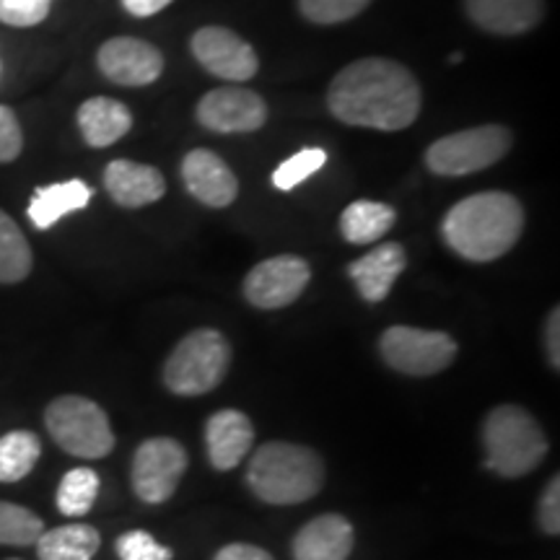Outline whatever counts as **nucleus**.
I'll use <instances>...</instances> for the list:
<instances>
[{
	"label": "nucleus",
	"mask_w": 560,
	"mask_h": 560,
	"mask_svg": "<svg viewBox=\"0 0 560 560\" xmlns=\"http://www.w3.org/2000/svg\"><path fill=\"white\" fill-rule=\"evenodd\" d=\"M420 83L402 62L361 58L335 75L327 91L332 117L353 128L395 132L410 128L420 115Z\"/></svg>",
	"instance_id": "1"
},
{
	"label": "nucleus",
	"mask_w": 560,
	"mask_h": 560,
	"mask_svg": "<svg viewBox=\"0 0 560 560\" xmlns=\"http://www.w3.org/2000/svg\"><path fill=\"white\" fill-rule=\"evenodd\" d=\"M524 231L522 202L509 192H478L459 200L441 221L444 242L470 262L499 260Z\"/></svg>",
	"instance_id": "2"
},
{
	"label": "nucleus",
	"mask_w": 560,
	"mask_h": 560,
	"mask_svg": "<svg viewBox=\"0 0 560 560\" xmlns=\"http://www.w3.org/2000/svg\"><path fill=\"white\" fill-rule=\"evenodd\" d=\"M252 493L272 506H293L314 499L325 482V465L310 446L268 441L249 459Z\"/></svg>",
	"instance_id": "3"
},
{
	"label": "nucleus",
	"mask_w": 560,
	"mask_h": 560,
	"mask_svg": "<svg viewBox=\"0 0 560 560\" xmlns=\"http://www.w3.org/2000/svg\"><path fill=\"white\" fill-rule=\"evenodd\" d=\"M486 465L503 478H522L542 465L548 457V439L535 416L520 405H501L490 410L482 423Z\"/></svg>",
	"instance_id": "4"
},
{
	"label": "nucleus",
	"mask_w": 560,
	"mask_h": 560,
	"mask_svg": "<svg viewBox=\"0 0 560 560\" xmlns=\"http://www.w3.org/2000/svg\"><path fill=\"white\" fill-rule=\"evenodd\" d=\"M231 363V346L219 330H195L172 350L164 363L166 389L182 397L208 395L226 376Z\"/></svg>",
	"instance_id": "5"
},
{
	"label": "nucleus",
	"mask_w": 560,
	"mask_h": 560,
	"mask_svg": "<svg viewBox=\"0 0 560 560\" xmlns=\"http://www.w3.org/2000/svg\"><path fill=\"white\" fill-rule=\"evenodd\" d=\"M45 425L55 444L70 457L104 459L115 450V433L100 405L81 395H62L45 410Z\"/></svg>",
	"instance_id": "6"
},
{
	"label": "nucleus",
	"mask_w": 560,
	"mask_h": 560,
	"mask_svg": "<svg viewBox=\"0 0 560 560\" xmlns=\"http://www.w3.org/2000/svg\"><path fill=\"white\" fill-rule=\"evenodd\" d=\"M511 149V132L503 125H480L439 138L425 151V166L439 177H467L499 164Z\"/></svg>",
	"instance_id": "7"
},
{
	"label": "nucleus",
	"mask_w": 560,
	"mask_h": 560,
	"mask_svg": "<svg viewBox=\"0 0 560 560\" xmlns=\"http://www.w3.org/2000/svg\"><path fill=\"white\" fill-rule=\"evenodd\" d=\"M382 359L392 369L408 376H433L457 359V342L452 335L439 330L395 325L380 338Z\"/></svg>",
	"instance_id": "8"
},
{
	"label": "nucleus",
	"mask_w": 560,
	"mask_h": 560,
	"mask_svg": "<svg viewBox=\"0 0 560 560\" xmlns=\"http://www.w3.org/2000/svg\"><path fill=\"white\" fill-rule=\"evenodd\" d=\"M187 470V452L179 441L156 436L143 441L132 454V490L143 503H164L177 490Z\"/></svg>",
	"instance_id": "9"
},
{
	"label": "nucleus",
	"mask_w": 560,
	"mask_h": 560,
	"mask_svg": "<svg viewBox=\"0 0 560 560\" xmlns=\"http://www.w3.org/2000/svg\"><path fill=\"white\" fill-rule=\"evenodd\" d=\"M312 280L310 262L296 255L270 257L255 265L244 278V296L257 310H283L291 306Z\"/></svg>",
	"instance_id": "10"
},
{
	"label": "nucleus",
	"mask_w": 560,
	"mask_h": 560,
	"mask_svg": "<svg viewBox=\"0 0 560 560\" xmlns=\"http://www.w3.org/2000/svg\"><path fill=\"white\" fill-rule=\"evenodd\" d=\"M195 60L223 81H249L257 73V55L247 39L223 26H202L190 42Z\"/></svg>",
	"instance_id": "11"
},
{
	"label": "nucleus",
	"mask_w": 560,
	"mask_h": 560,
	"mask_svg": "<svg viewBox=\"0 0 560 560\" xmlns=\"http://www.w3.org/2000/svg\"><path fill=\"white\" fill-rule=\"evenodd\" d=\"M268 120V104L242 86L213 89L198 104V122L213 132H255Z\"/></svg>",
	"instance_id": "12"
},
{
	"label": "nucleus",
	"mask_w": 560,
	"mask_h": 560,
	"mask_svg": "<svg viewBox=\"0 0 560 560\" xmlns=\"http://www.w3.org/2000/svg\"><path fill=\"white\" fill-rule=\"evenodd\" d=\"M96 66L117 86H149L164 70V55L145 39L115 37L100 47Z\"/></svg>",
	"instance_id": "13"
},
{
	"label": "nucleus",
	"mask_w": 560,
	"mask_h": 560,
	"mask_svg": "<svg viewBox=\"0 0 560 560\" xmlns=\"http://www.w3.org/2000/svg\"><path fill=\"white\" fill-rule=\"evenodd\" d=\"M182 179L192 198L208 208H226L240 195V179L219 153L195 149L182 161Z\"/></svg>",
	"instance_id": "14"
},
{
	"label": "nucleus",
	"mask_w": 560,
	"mask_h": 560,
	"mask_svg": "<svg viewBox=\"0 0 560 560\" xmlns=\"http://www.w3.org/2000/svg\"><path fill=\"white\" fill-rule=\"evenodd\" d=\"M255 444V425L242 410H219L206 425L208 459L215 470H234Z\"/></svg>",
	"instance_id": "15"
},
{
	"label": "nucleus",
	"mask_w": 560,
	"mask_h": 560,
	"mask_svg": "<svg viewBox=\"0 0 560 560\" xmlns=\"http://www.w3.org/2000/svg\"><path fill=\"white\" fill-rule=\"evenodd\" d=\"M104 187L122 208H143L164 198L166 179L156 166L117 159L104 170Z\"/></svg>",
	"instance_id": "16"
},
{
	"label": "nucleus",
	"mask_w": 560,
	"mask_h": 560,
	"mask_svg": "<svg viewBox=\"0 0 560 560\" xmlns=\"http://www.w3.org/2000/svg\"><path fill=\"white\" fill-rule=\"evenodd\" d=\"M355 545V532L346 516L322 514L304 524L293 540L296 560H348Z\"/></svg>",
	"instance_id": "17"
},
{
	"label": "nucleus",
	"mask_w": 560,
	"mask_h": 560,
	"mask_svg": "<svg viewBox=\"0 0 560 560\" xmlns=\"http://www.w3.org/2000/svg\"><path fill=\"white\" fill-rule=\"evenodd\" d=\"M405 265H408L405 249L397 242H387L350 262L348 276L353 278L355 289H359L369 304H380V301L389 296L395 280L402 276Z\"/></svg>",
	"instance_id": "18"
},
{
	"label": "nucleus",
	"mask_w": 560,
	"mask_h": 560,
	"mask_svg": "<svg viewBox=\"0 0 560 560\" xmlns=\"http://www.w3.org/2000/svg\"><path fill=\"white\" fill-rule=\"evenodd\" d=\"M467 16L482 32L514 37L535 30L540 24L545 3L542 0H465Z\"/></svg>",
	"instance_id": "19"
},
{
	"label": "nucleus",
	"mask_w": 560,
	"mask_h": 560,
	"mask_svg": "<svg viewBox=\"0 0 560 560\" xmlns=\"http://www.w3.org/2000/svg\"><path fill=\"white\" fill-rule=\"evenodd\" d=\"M79 130L91 149H107L125 138L132 128V115L122 102L109 100V96H94L79 107L75 115Z\"/></svg>",
	"instance_id": "20"
},
{
	"label": "nucleus",
	"mask_w": 560,
	"mask_h": 560,
	"mask_svg": "<svg viewBox=\"0 0 560 560\" xmlns=\"http://www.w3.org/2000/svg\"><path fill=\"white\" fill-rule=\"evenodd\" d=\"M91 187L83 179H68L58 182V185L39 187L34 192V198L26 208V215L39 231L52 229L60 219H66L68 213L83 210L91 202Z\"/></svg>",
	"instance_id": "21"
},
{
	"label": "nucleus",
	"mask_w": 560,
	"mask_h": 560,
	"mask_svg": "<svg viewBox=\"0 0 560 560\" xmlns=\"http://www.w3.org/2000/svg\"><path fill=\"white\" fill-rule=\"evenodd\" d=\"M34 545L39 560H91L102 548V535L91 524H62L42 532Z\"/></svg>",
	"instance_id": "22"
},
{
	"label": "nucleus",
	"mask_w": 560,
	"mask_h": 560,
	"mask_svg": "<svg viewBox=\"0 0 560 560\" xmlns=\"http://www.w3.org/2000/svg\"><path fill=\"white\" fill-rule=\"evenodd\" d=\"M397 213L387 202L355 200L342 210L340 231L350 244H374L395 226Z\"/></svg>",
	"instance_id": "23"
},
{
	"label": "nucleus",
	"mask_w": 560,
	"mask_h": 560,
	"mask_svg": "<svg viewBox=\"0 0 560 560\" xmlns=\"http://www.w3.org/2000/svg\"><path fill=\"white\" fill-rule=\"evenodd\" d=\"M34 255L24 231L9 213L0 210V283H21L30 278Z\"/></svg>",
	"instance_id": "24"
},
{
	"label": "nucleus",
	"mask_w": 560,
	"mask_h": 560,
	"mask_svg": "<svg viewBox=\"0 0 560 560\" xmlns=\"http://www.w3.org/2000/svg\"><path fill=\"white\" fill-rule=\"evenodd\" d=\"M42 441L34 431H9L0 436V482H19L37 467Z\"/></svg>",
	"instance_id": "25"
},
{
	"label": "nucleus",
	"mask_w": 560,
	"mask_h": 560,
	"mask_svg": "<svg viewBox=\"0 0 560 560\" xmlns=\"http://www.w3.org/2000/svg\"><path fill=\"white\" fill-rule=\"evenodd\" d=\"M100 475L91 467H73L62 475L58 486V509L62 516H86L94 509L96 495H100Z\"/></svg>",
	"instance_id": "26"
},
{
	"label": "nucleus",
	"mask_w": 560,
	"mask_h": 560,
	"mask_svg": "<svg viewBox=\"0 0 560 560\" xmlns=\"http://www.w3.org/2000/svg\"><path fill=\"white\" fill-rule=\"evenodd\" d=\"M45 532V522L30 509L19 503L0 501V545H13V548H26L39 540Z\"/></svg>",
	"instance_id": "27"
},
{
	"label": "nucleus",
	"mask_w": 560,
	"mask_h": 560,
	"mask_svg": "<svg viewBox=\"0 0 560 560\" xmlns=\"http://www.w3.org/2000/svg\"><path fill=\"white\" fill-rule=\"evenodd\" d=\"M325 164H327L325 149H304L293 153L291 159H285L283 164L272 172V185H276L278 190H293V187L301 185V182L310 179L312 174H317Z\"/></svg>",
	"instance_id": "28"
},
{
	"label": "nucleus",
	"mask_w": 560,
	"mask_h": 560,
	"mask_svg": "<svg viewBox=\"0 0 560 560\" xmlns=\"http://www.w3.org/2000/svg\"><path fill=\"white\" fill-rule=\"evenodd\" d=\"M369 3L371 0H299V11L312 24L332 26L355 19Z\"/></svg>",
	"instance_id": "29"
},
{
	"label": "nucleus",
	"mask_w": 560,
	"mask_h": 560,
	"mask_svg": "<svg viewBox=\"0 0 560 560\" xmlns=\"http://www.w3.org/2000/svg\"><path fill=\"white\" fill-rule=\"evenodd\" d=\"M117 558L120 560H172L174 552L161 545L156 537L149 535L143 529H132L120 535V540L115 545Z\"/></svg>",
	"instance_id": "30"
},
{
	"label": "nucleus",
	"mask_w": 560,
	"mask_h": 560,
	"mask_svg": "<svg viewBox=\"0 0 560 560\" xmlns=\"http://www.w3.org/2000/svg\"><path fill=\"white\" fill-rule=\"evenodd\" d=\"M52 0H0V21L16 30L37 26L50 16Z\"/></svg>",
	"instance_id": "31"
},
{
	"label": "nucleus",
	"mask_w": 560,
	"mask_h": 560,
	"mask_svg": "<svg viewBox=\"0 0 560 560\" xmlns=\"http://www.w3.org/2000/svg\"><path fill=\"white\" fill-rule=\"evenodd\" d=\"M24 149V132L13 115V109L0 104V164H11L21 156Z\"/></svg>",
	"instance_id": "32"
},
{
	"label": "nucleus",
	"mask_w": 560,
	"mask_h": 560,
	"mask_svg": "<svg viewBox=\"0 0 560 560\" xmlns=\"http://www.w3.org/2000/svg\"><path fill=\"white\" fill-rule=\"evenodd\" d=\"M540 527L545 535L556 537L560 535V480L552 478L542 490L540 499Z\"/></svg>",
	"instance_id": "33"
},
{
	"label": "nucleus",
	"mask_w": 560,
	"mask_h": 560,
	"mask_svg": "<svg viewBox=\"0 0 560 560\" xmlns=\"http://www.w3.org/2000/svg\"><path fill=\"white\" fill-rule=\"evenodd\" d=\"M213 560H272L268 550L255 548V545L247 542H231L226 548H221L215 552Z\"/></svg>",
	"instance_id": "34"
},
{
	"label": "nucleus",
	"mask_w": 560,
	"mask_h": 560,
	"mask_svg": "<svg viewBox=\"0 0 560 560\" xmlns=\"http://www.w3.org/2000/svg\"><path fill=\"white\" fill-rule=\"evenodd\" d=\"M560 312L552 310L548 317V327H545V348H548V361L552 363V369L560 366Z\"/></svg>",
	"instance_id": "35"
},
{
	"label": "nucleus",
	"mask_w": 560,
	"mask_h": 560,
	"mask_svg": "<svg viewBox=\"0 0 560 560\" xmlns=\"http://www.w3.org/2000/svg\"><path fill=\"white\" fill-rule=\"evenodd\" d=\"M172 0H122L125 11L136 19H149L156 16L159 11H164Z\"/></svg>",
	"instance_id": "36"
},
{
	"label": "nucleus",
	"mask_w": 560,
	"mask_h": 560,
	"mask_svg": "<svg viewBox=\"0 0 560 560\" xmlns=\"http://www.w3.org/2000/svg\"><path fill=\"white\" fill-rule=\"evenodd\" d=\"M459 60H462V52H454V55H452V58H450V62H454V66H457V62H459Z\"/></svg>",
	"instance_id": "37"
},
{
	"label": "nucleus",
	"mask_w": 560,
	"mask_h": 560,
	"mask_svg": "<svg viewBox=\"0 0 560 560\" xmlns=\"http://www.w3.org/2000/svg\"><path fill=\"white\" fill-rule=\"evenodd\" d=\"M11 560H19V558H11Z\"/></svg>",
	"instance_id": "38"
}]
</instances>
